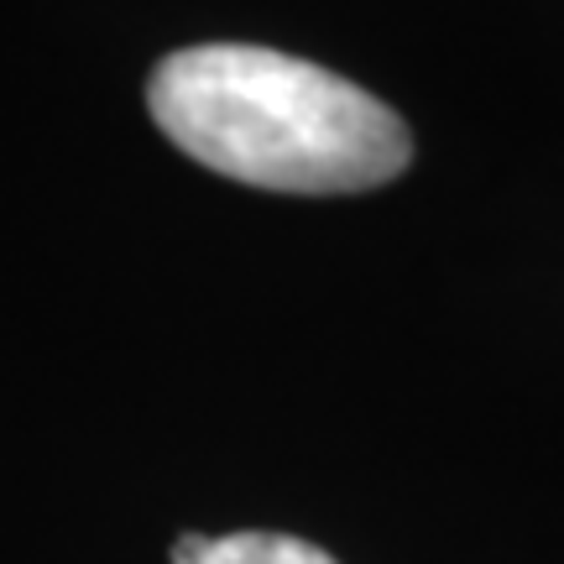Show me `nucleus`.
<instances>
[{
  "instance_id": "nucleus-2",
  "label": "nucleus",
  "mask_w": 564,
  "mask_h": 564,
  "mask_svg": "<svg viewBox=\"0 0 564 564\" xmlns=\"http://www.w3.org/2000/svg\"><path fill=\"white\" fill-rule=\"evenodd\" d=\"M173 564H335L324 549L288 539V533H230V539H199L188 533L173 549Z\"/></svg>"
},
{
  "instance_id": "nucleus-1",
  "label": "nucleus",
  "mask_w": 564,
  "mask_h": 564,
  "mask_svg": "<svg viewBox=\"0 0 564 564\" xmlns=\"http://www.w3.org/2000/svg\"><path fill=\"white\" fill-rule=\"evenodd\" d=\"M147 110L209 173L272 194H361L392 183L413 158L392 105L251 42L167 53L147 79Z\"/></svg>"
}]
</instances>
